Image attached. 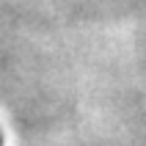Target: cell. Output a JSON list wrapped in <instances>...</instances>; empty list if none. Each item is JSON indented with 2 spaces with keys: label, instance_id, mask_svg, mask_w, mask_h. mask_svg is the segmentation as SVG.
<instances>
[{
  "label": "cell",
  "instance_id": "1",
  "mask_svg": "<svg viewBox=\"0 0 146 146\" xmlns=\"http://www.w3.org/2000/svg\"><path fill=\"white\" fill-rule=\"evenodd\" d=\"M0 146H3V138H0Z\"/></svg>",
  "mask_w": 146,
  "mask_h": 146
}]
</instances>
